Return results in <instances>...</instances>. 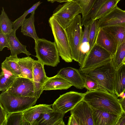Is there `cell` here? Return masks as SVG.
Listing matches in <instances>:
<instances>
[{"mask_svg":"<svg viewBox=\"0 0 125 125\" xmlns=\"http://www.w3.org/2000/svg\"><path fill=\"white\" fill-rule=\"evenodd\" d=\"M83 99L93 108L120 115L123 111L115 94L103 90L88 91Z\"/></svg>","mask_w":125,"mask_h":125,"instance_id":"1","label":"cell"},{"mask_svg":"<svg viewBox=\"0 0 125 125\" xmlns=\"http://www.w3.org/2000/svg\"><path fill=\"white\" fill-rule=\"evenodd\" d=\"M112 59L91 68L79 71L81 73L96 80L99 86V90L115 94L114 81L116 69Z\"/></svg>","mask_w":125,"mask_h":125,"instance_id":"2","label":"cell"},{"mask_svg":"<svg viewBox=\"0 0 125 125\" xmlns=\"http://www.w3.org/2000/svg\"><path fill=\"white\" fill-rule=\"evenodd\" d=\"M82 26V18L78 14L65 29L70 45L72 59L78 62L80 66L84 56L81 50L83 32Z\"/></svg>","mask_w":125,"mask_h":125,"instance_id":"3","label":"cell"},{"mask_svg":"<svg viewBox=\"0 0 125 125\" xmlns=\"http://www.w3.org/2000/svg\"><path fill=\"white\" fill-rule=\"evenodd\" d=\"M49 22L60 56L66 62H72L73 60L71 47L65 29L52 15L49 19Z\"/></svg>","mask_w":125,"mask_h":125,"instance_id":"4","label":"cell"},{"mask_svg":"<svg viewBox=\"0 0 125 125\" xmlns=\"http://www.w3.org/2000/svg\"><path fill=\"white\" fill-rule=\"evenodd\" d=\"M34 49L35 57L44 65L54 67L60 62V55L55 42L39 38L35 41Z\"/></svg>","mask_w":125,"mask_h":125,"instance_id":"5","label":"cell"},{"mask_svg":"<svg viewBox=\"0 0 125 125\" xmlns=\"http://www.w3.org/2000/svg\"><path fill=\"white\" fill-rule=\"evenodd\" d=\"M35 96L13 95L6 91L0 95V103L9 113L24 111L34 105L38 99Z\"/></svg>","mask_w":125,"mask_h":125,"instance_id":"6","label":"cell"},{"mask_svg":"<svg viewBox=\"0 0 125 125\" xmlns=\"http://www.w3.org/2000/svg\"><path fill=\"white\" fill-rule=\"evenodd\" d=\"M82 12L80 6L73 0L58 5L53 11L52 15L65 29L75 17L79 14H81Z\"/></svg>","mask_w":125,"mask_h":125,"instance_id":"7","label":"cell"},{"mask_svg":"<svg viewBox=\"0 0 125 125\" xmlns=\"http://www.w3.org/2000/svg\"><path fill=\"white\" fill-rule=\"evenodd\" d=\"M112 58L113 56L108 51L95 43L84 55L79 70L91 68Z\"/></svg>","mask_w":125,"mask_h":125,"instance_id":"8","label":"cell"},{"mask_svg":"<svg viewBox=\"0 0 125 125\" xmlns=\"http://www.w3.org/2000/svg\"><path fill=\"white\" fill-rule=\"evenodd\" d=\"M84 93L71 91L60 95L52 104L53 111L65 114L83 99Z\"/></svg>","mask_w":125,"mask_h":125,"instance_id":"9","label":"cell"},{"mask_svg":"<svg viewBox=\"0 0 125 125\" xmlns=\"http://www.w3.org/2000/svg\"><path fill=\"white\" fill-rule=\"evenodd\" d=\"M7 91L13 95L22 96H35L34 86L32 80L17 77Z\"/></svg>","mask_w":125,"mask_h":125,"instance_id":"10","label":"cell"},{"mask_svg":"<svg viewBox=\"0 0 125 125\" xmlns=\"http://www.w3.org/2000/svg\"><path fill=\"white\" fill-rule=\"evenodd\" d=\"M70 111L79 125H94L92 109L83 99Z\"/></svg>","mask_w":125,"mask_h":125,"instance_id":"11","label":"cell"},{"mask_svg":"<svg viewBox=\"0 0 125 125\" xmlns=\"http://www.w3.org/2000/svg\"><path fill=\"white\" fill-rule=\"evenodd\" d=\"M44 65L38 60H34L33 65V81L34 86L35 96L38 99L43 91V85L48 77L46 75Z\"/></svg>","mask_w":125,"mask_h":125,"instance_id":"12","label":"cell"},{"mask_svg":"<svg viewBox=\"0 0 125 125\" xmlns=\"http://www.w3.org/2000/svg\"><path fill=\"white\" fill-rule=\"evenodd\" d=\"M125 23V10L116 6L98 19V29L116 24Z\"/></svg>","mask_w":125,"mask_h":125,"instance_id":"13","label":"cell"},{"mask_svg":"<svg viewBox=\"0 0 125 125\" xmlns=\"http://www.w3.org/2000/svg\"><path fill=\"white\" fill-rule=\"evenodd\" d=\"M57 74L77 89H82L84 88L83 80L79 70L70 67L63 68L59 71Z\"/></svg>","mask_w":125,"mask_h":125,"instance_id":"14","label":"cell"},{"mask_svg":"<svg viewBox=\"0 0 125 125\" xmlns=\"http://www.w3.org/2000/svg\"><path fill=\"white\" fill-rule=\"evenodd\" d=\"M95 43L108 51L113 57L117 47L116 41L109 33L102 28L98 30Z\"/></svg>","mask_w":125,"mask_h":125,"instance_id":"15","label":"cell"},{"mask_svg":"<svg viewBox=\"0 0 125 125\" xmlns=\"http://www.w3.org/2000/svg\"><path fill=\"white\" fill-rule=\"evenodd\" d=\"M92 109L94 125H115L120 116L105 111Z\"/></svg>","mask_w":125,"mask_h":125,"instance_id":"16","label":"cell"},{"mask_svg":"<svg viewBox=\"0 0 125 125\" xmlns=\"http://www.w3.org/2000/svg\"><path fill=\"white\" fill-rule=\"evenodd\" d=\"M53 110L50 105L42 104L32 106L23 112L24 118L31 125H36V120L42 114Z\"/></svg>","mask_w":125,"mask_h":125,"instance_id":"17","label":"cell"},{"mask_svg":"<svg viewBox=\"0 0 125 125\" xmlns=\"http://www.w3.org/2000/svg\"><path fill=\"white\" fill-rule=\"evenodd\" d=\"M65 114L52 110L42 114L36 120V125H64Z\"/></svg>","mask_w":125,"mask_h":125,"instance_id":"18","label":"cell"},{"mask_svg":"<svg viewBox=\"0 0 125 125\" xmlns=\"http://www.w3.org/2000/svg\"><path fill=\"white\" fill-rule=\"evenodd\" d=\"M69 82L58 74L48 77L44 84L43 90L67 89L72 86Z\"/></svg>","mask_w":125,"mask_h":125,"instance_id":"19","label":"cell"},{"mask_svg":"<svg viewBox=\"0 0 125 125\" xmlns=\"http://www.w3.org/2000/svg\"><path fill=\"white\" fill-rule=\"evenodd\" d=\"M115 94L118 97L125 92V64H123L116 69L114 81Z\"/></svg>","mask_w":125,"mask_h":125,"instance_id":"20","label":"cell"},{"mask_svg":"<svg viewBox=\"0 0 125 125\" xmlns=\"http://www.w3.org/2000/svg\"><path fill=\"white\" fill-rule=\"evenodd\" d=\"M15 33L16 32L13 31L6 34L11 52L10 55L16 56L21 53H23L28 56H30L31 54L26 49V46L20 43L16 37Z\"/></svg>","mask_w":125,"mask_h":125,"instance_id":"21","label":"cell"},{"mask_svg":"<svg viewBox=\"0 0 125 125\" xmlns=\"http://www.w3.org/2000/svg\"><path fill=\"white\" fill-rule=\"evenodd\" d=\"M101 28L109 33L116 41L117 46L125 42V23L106 26Z\"/></svg>","mask_w":125,"mask_h":125,"instance_id":"22","label":"cell"},{"mask_svg":"<svg viewBox=\"0 0 125 125\" xmlns=\"http://www.w3.org/2000/svg\"><path fill=\"white\" fill-rule=\"evenodd\" d=\"M34 60L29 56L19 58L21 73L19 77L33 80V65Z\"/></svg>","mask_w":125,"mask_h":125,"instance_id":"23","label":"cell"},{"mask_svg":"<svg viewBox=\"0 0 125 125\" xmlns=\"http://www.w3.org/2000/svg\"><path fill=\"white\" fill-rule=\"evenodd\" d=\"M18 59L17 55H10L6 57L1 64V70L10 73L17 77H19L21 72L18 62Z\"/></svg>","mask_w":125,"mask_h":125,"instance_id":"24","label":"cell"},{"mask_svg":"<svg viewBox=\"0 0 125 125\" xmlns=\"http://www.w3.org/2000/svg\"><path fill=\"white\" fill-rule=\"evenodd\" d=\"M35 12H31L30 17L24 20L21 26V32L23 35L31 37L36 41L39 38L36 33L34 25Z\"/></svg>","mask_w":125,"mask_h":125,"instance_id":"25","label":"cell"},{"mask_svg":"<svg viewBox=\"0 0 125 125\" xmlns=\"http://www.w3.org/2000/svg\"><path fill=\"white\" fill-rule=\"evenodd\" d=\"M108 0H96L89 12L82 18V23L84 26L90 25L93 20L96 12L102 5ZM119 2L120 0H117Z\"/></svg>","mask_w":125,"mask_h":125,"instance_id":"26","label":"cell"},{"mask_svg":"<svg viewBox=\"0 0 125 125\" xmlns=\"http://www.w3.org/2000/svg\"><path fill=\"white\" fill-rule=\"evenodd\" d=\"M17 77L10 73L2 70L0 75V91L3 92L7 90Z\"/></svg>","mask_w":125,"mask_h":125,"instance_id":"27","label":"cell"},{"mask_svg":"<svg viewBox=\"0 0 125 125\" xmlns=\"http://www.w3.org/2000/svg\"><path fill=\"white\" fill-rule=\"evenodd\" d=\"M31 125L24 118L22 112L9 113L6 125Z\"/></svg>","mask_w":125,"mask_h":125,"instance_id":"28","label":"cell"},{"mask_svg":"<svg viewBox=\"0 0 125 125\" xmlns=\"http://www.w3.org/2000/svg\"><path fill=\"white\" fill-rule=\"evenodd\" d=\"M13 22L9 18L2 7L0 15V30L7 34L13 31Z\"/></svg>","mask_w":125,"mask_h":125,"instance_id":"29","label":"cell"},{"mask_svg":"<svg viewBox=\"0 0 125 125\" xmlns=\"http://www.w3.org/2000/svg\"><path fill=\"white\" fill-rule=\"evenodd\" d=\"M125 58V42L118 46L114 55L113 57L112 62L116 69L123 64Z\"/></svg>","mask_w":125,"mask_h":125,"instance_id":"30","label":"cell"},{"mask_svg":"<svg viewBox=\"0 0 125 125\" xmlns=\"http://www.w3.org/2000/svg\"><path fill=\"white\" fill-rule=\"evenodd\" d=\"M117 0H108L100 7L95 15L93 20L98 19L117 5Z\"/></svg>","mask_w":125,"mask_h":125,"instance_id":"31","label":"cell"},{"mask_svg":"<svg viewBox=\"0 0 125 125\" xmlns=\"http://www.w3.org/2000/svg\"><path fill=\"white\" fill-rule=\"evenodd\" d=\"M41 3L40 1L34 4L29 9L25 11L24 14L14 22H13V31L15 32L20 26H21L26 16L29 13L35 11L38 6Z\"/></svg>","mask_w":125,"mask_h":125,"instance_id":"32","label":"cell"},{"mask_svg":"<svg viewBox=\"0 0 125 125\" xmlns=\"http://www.w3.org/2000/svg\"><path fill=\"white\" fill-rule=\"evenodd\" d=\"M83 32L81 50L84 54L86 53L90 49L89 40L90 30V25L84 26Z\"/></svg>","mask_w":125,"mask_h":125,"instance_id":"33","label":"cell"},{"mask_svg":"<svg viewBox=\"0 0 125 125\" xmlns=\"http://www.w3.org/2000/svg\"><path fill=\"white\" fill-rule=\"evenodd\" d=\"M98 19L94 20L90 24L88 42L90 46V49L95 43L99 30L98 27Z\"/></svg>","mask_w":125,"mask_h":125,"instance_id":"34","label":"cell"},{"mask_svg":"<svg viewBox=\"0 0 125 125\" xmlns=\"http://www.w3.org/2000/svg\"><path fill=\"white\" fill-rule=\"evenodd\" d=\"M96 0H74L80 6L82 17L86 15L92 8Z\"/></svg>","mask_w":125,"mask_h":125,"instance_id":"35","label":"cell"},{"mask_svg":"<svg viewBox=\"0 0 125 125\" xmlns=\"http://www.w3.org/2000/svg\"><path fill=\"white\" fill-rule=\"evenodd\" d=\"M81 74L83 80L84 88L90 91L99 90V86L96 80L90 76Z\"/></svg>","mask_w":125,"mask_h":125,"instance_id":"36","label":"cell"},{"mask_svg":"<svg viewBox=\"0 0 125 125\" xmlns=\"http://www.w3.org/2000/svg\"><path fill=\"white\" fill-rule=\"evenodd\" d=\"M5 47L10 49L7 36L0 30V51H2Z\"/></svg>","mask_w":125,"mask_h":125,"instance_id":"37","label":"cell"},{"mask_svg":"<svg viewBox=\"0 0 125 125\" xmlns=\"http://www.w3.org/2000/svg\"><path fill=\"white\" fill-rule=\"evenodd\" d=\"M0 125H6L7 116L9 113L0 103Z\"/></svg>","mask_w":125,"mask_h":125,"instance_id":"38","label":"cell"},{"mask_svg":"<svg viewBox=\"0 0 125 125\" xmlns=\"http://www.w3.org/2000/svg\"><path fill=\"white\" fill-rule=\"evenodd\" d=\"M115 125H125V113L123 111L118 118Z\"/></svg>","mask_w":125,"mask_h":125,"instance_id":"39","label":"cell"},{"mask_svg":"<svg viewBox=\"0 0 125 125\" xmlns=\"http://www.w3.org/2000/svg\"><path fill=\"white\" fill-rule=\"evenodd\" d=\"M67 125H79L76 119L72 115H71L69 117Z\"/></svg>","mask_w":125,"mask_h":125,"instance_id":"40","label":"cell"},{"mask_svg":"<svg viewBox=\"0 0 125 125\" xmlns=\"http://www.w3.org/2000/svg\"><path fill=\"white\" fill-rule=\"evenodd\" d=\"M119 101L123 111L125 113V96L122 98L119 99Z\"/></svg>","mask_w":125,"mask_h":125,"instance_id":"41","label":"cell"},{"mask_svg":"<svg viewBox=\"0 0 125 125\" xmlns=\"http://www.w3.org/2000/svg\"><path fill=\"white\" fill-rule=\"evenodd\" d=\"M74 0H56L55 2L56 1L59 2H66L68 1H73Z\"/></svg>","mask_w":125,"mask_h":125,"instance_id":"42","label":"cell"},{"mask_svg":"<svg viewBox=\"0 0 125 125\" xmlns=\"http://www.w3.org/2000/svg\"><path fill=\"white\" fill-rule=\"evenodd\" d=\"M55 0H47V1L51 3H53L55 2Z\"/></svg>","mask_w":125,"mask_h":125,"instance_id":"43","label":"cell"},{"mask_svg":"<svg viewBox=\"0 0 125 125\" xmlns=\"http://www.w3.org/2000/svg\"><path fill=\"white\" fill-rule=\"evenodd\" d=\"M123 63L125 64V58L123 62Z\"/></svg>","mask_w":125,"mask_h":125,"instance_id":"44","label":"cell"},{"mask_svg":"<svg viewBox=\"0 0 125 125\" xmlns=\"http://www.w3.org/2000/svg\"></svg>","mask_w":125,"mask_h":125,"instance_id":"45","label":"cell"}]
</instances>
